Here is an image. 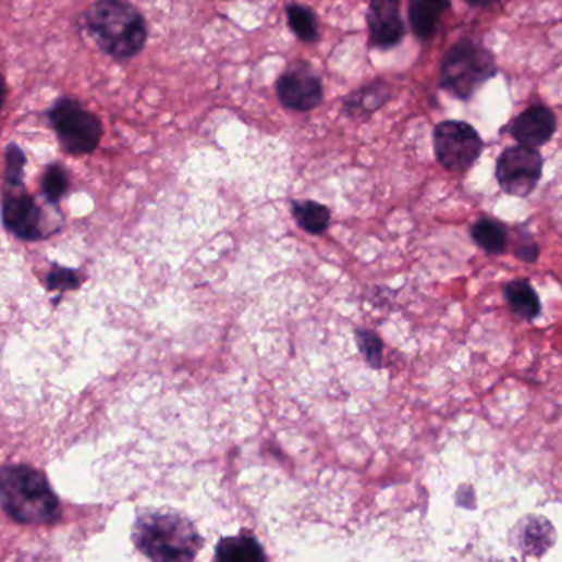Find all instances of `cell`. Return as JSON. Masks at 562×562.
Segmentation results:
<instances>
[{"label": "cell", "mask_w": 562, "mask_h": 562, "mask_svg": "<svg viewBox=\"0 0 562 562\" xmlns=\"http://www.w3.org/2000/svg\"><path fill=\"white\" fill-rule=\"evenodd\" d=\"M539 249L536 243L523 244L516 249V258L525 262H535L538 259Z\"/></svg>", "instance_id": "cell-24"}, {"label": "cell", "mask_w": 562, "mask_h": 562, "mask_svg": "<svg viewBox=\"0 0 562 562\" xmlns=\"http://www.w3.org/2000/svg\"><path fill=\"white\" fill-rule=\"evenodd\" d=\"M2 204L5 228L25 241H37L44 236V215L34 198L21 188H9Z\"/></svg>", "instance_id": "cell-9"}, {"label": "cell", "mask_w": 562, "mask_h": 562, "mask_svg": "<svg viewBox=\"0 0 562 562\" xmlns=\"http://www.w3.org/2000/svg\"><path fill=\"white\" fill-rule=\"evenodd\" d=\"M472 8H487V5L493 4L494 0H465Z\"/></svg>", "instance_id": "cell-25"}, {"label": "cell", "mask_w": 562, "mask_h": 562, "mask_svg": "<svg viewBox=\"0 0 562 562\" xmlns=\"http://www.w3.org/2000/svg\"><path fill=\"white\" fill-rule=\"evenodd\" d=\"M472 237L475 243L490 253V255H502L506 249V228L500 221L491 220V218H480L475 221L471 230Z\"/></svg>", "instance_id": "cell-17"}, {"label": "cell", "mask_w": 562, "mask_h": 562, "mask_svg": "<svg viewBox=\"0 0 562 562\" xmlns=\"http://www.w3.org/2000/svg\"><path fill=\"white\" fill-rule=\"evenodd\" d=\"M356 343H358L359 352L365 356L366 362L372 368H380L383 362V342L377 333L371 330H356Z\"/></svg>", "instance_id": "cell-22"}, {"label": "cell", "mask_w": 562, "mask_h": 562, "mask_svg": "<svg viewBox=\"0 0 562 562\" xmlns=\"http://www.w3.org/2000/svg\"><path fill=\"white\" fill-rule=\"evenodd\" d=\"M513 542L525 555L541 558L558 539L554 526L545 516L529 515L520 520L512 533Z\"/></svg>", "instance_id": "cell-12"}, {"label": "cell", "mask_w": 562, "mask_h": 562, "mask_svg": "<svg viewBox=\"0 0 562 562\" xmlns=\"http://www.w3.org/2000/svg\"><path fill=\"white\" fill-rule=\"evenodd\" d=\"M555 126L558 122L551 109L546 106H532L513 119L509 133L522 146L541 147L554 136Z\"/></svg>", "instance_id": "cell-11"}, {"label": "cell", "mask_w": 562, "mask_h": 562, "mask_svg": "<svg viewBox=\"0 0 562 562\" xmlns=\"http://www.w3.org/2000/svg\"><path fill=\"white\" fill-rule=\"evenodd\" d=\"M4 512L22 525H53L60 520V502L47 477L28 465H8L0 478Z\"/></svg>", "instance_id": "cell-1"}, {"label": "cell", "mask_w": 562, "mask_h": 562, "mask_svg": "<svg viewBox=\"0 0 562 562\" xmlns=\"http://www.w3.org/2000/svg\"><path fill=\"white\" fill-rule=\"evenodd\" d=\"M279 101L292 111L308 112L322 102L323 88L310 66L294 65L276 83Z\"/></svg>", "instance_id": "cell-8"}, {"label": "cell", "mask_w": 562, "mask_h": 562, "mask_svg": "<svg viewBox=\"0 0 562 562\" xmlns=\"http://www.w3.org/2000/svg\"><path fill=\"white\" fill-rule=\"evenodd\" d=\"M497 75V60L484 45L462 38L445 53L439 85L454 98L467 101Z\"/></svg>", "instance_id": "cell-4"}, {"label": "cell", "mask_w": 562, "mask_h": 562, "mask_svg": "<svg viewBox=\"0 0 562 562\" xmlns=\"http://www.w3.org/2000/svg\"><path fill=\"white\" fill-rule=\"evenodd\" d=\"M542 156L536 147L515 146L503 150L498 157L497 175L498 185L505 194L512 197L525 198L535 192L542 176Z\"/></svg>", "instance_id": "cell-7"}, {"label": "cell", "mask_w": 562, "mask_h": 562, "mask_svg": "<svg viewBox=\"0 0 562 562\" xmlns=\"http://www.w3.org/2000/svg\"><path fill=\"white\" fill-rule=\"evenodd\" d=\"M292 215L302 230L310 234H322L330 224V210L317 201H292Z\"/></svg>", "instance_id": "cell-18"}, {"label": "cell", "mask_w": 562, "mask_h": 562, "mask_svg": "<svg viewBox=\"0 0 562 562\" xmlns=\"http://www.w3.org/2000/svg\"><path fill=\"white\" fill-rule=\"evenodd\" d=\"M51 127L60 139L61 147L72 156L95 152L101 143L102 124L98 115L86 111L76 99L60 98L50 112Z\"/></svg>", "instance_id": "cell-5"}, {"label": "cell", "mask_w": 562, "mask_h": 562, "mask_svg": "<svg viewBox=\"0 0 562 562\" xmlns=\"http://www.w3.org/2000/svg\"><path fill=\"white\" fill-rule=\"evenodd\" d=\"M288 24L292 34L305 44L319 40V24L310 9L301 4L288 5Z\"/></svg>", "instance_id": "cell-19"}, {"label": "cell", "mask_w": 562, "mask_h": 562, "mask_svg": "<svg viewBox=\"0 0 562 562\" xmlns=\"http://www.w3.org/2000/svg\"><path fill=\"white\" fill-rule=\"evenodd\" d=\"M437 160L451 172H467L484 150V140L474 126L464 121H444L433 131Z\"/></svg>", "instance_id": "cell-6"}, {"label": "cell", "mask_w": 562, "mask_h": 562, "mask_svg": "<svg viewBox=\"0 0 562 562\" xmlns=\"http://www.w3.org/2000/svg\"><path fill=\"white\" fill-rule=\"evenodd\" d=\"M70 188V175L65 167L53 163L41 176V194L50 204L57 205Z\"/></svg>", "instance_id": "cell-20"}, {"label": "cell", "mask_w": 562, "mask_h": 562, "mask_svg": "<svg viewBox=\"0 0 562 562\" xmlns=\"http://www.w3.org/2000/svg\"><path fill=\"white\" fill-rule=\"evenodd\" d=\"M133 541L152 561H192L204 546L200 533L176 513H144L134 525Z\"/></svg>", "instance_id": "cell-3"}, {"label": "cell", "mask_w": 562, "mask_h": 562, "mask_svg": "<svg viewBox=\"0 0 562 562\" xmlns=\"http://www.w3.org/2000/svg\"><path fill=\"white\" fill-rule=\"evenodd\" d=\"M85 21L99 48L115 60L136 57L146 47V21L124 0H98Z\"/></svg>", "instance_id": "cell-2"}, {"label": "cell", "mask_w": 562, "mask_h": 562, "mask_svg": "<svg viewBox=\"0 0 562 562\" xmlns=\"http://www.w3.org/2000/svg\"><path fill=\"white\" fill-rule=\"evenodd\" d=\"M25 163H27V159H25L24 150L15 144H9L5 149V185L8 188L24 186Z\"/></svg>", "instance_id": "cell-21"}, {"label": "cell", "mask_w": 562, "mask_h": 562, "mask_svg": "<svg viewBox=\"0 0 562 562\" xmlns=\"http://www.w3.org/2000/svg\"><path fill=\"white\" fill-rule=\"evenodd\" d=\"M366 22L372 47L383 50L400 45L406 34L401 19V0H369Z\"/></svg>", "instance_id": "cell-10"}, {"label": "cell", "mask_w": 562, "mask_h": 562, "mask_svg": "<svg viewBox=\"0 0 562 562\" xmlns=\"http://www.w3.org/2000/svg\"><path fill=\"white\" fill-rule=\"evenodd\" d=\"M47 284L50 289H58V291H66V289H75L78 285V276L72 269L60 268L53 266L47 276Z\"/></svg>", "instance_id": "cell-23"}, {"label": "cell", "mask_w": 562, "mask_h": 562, "mask_svg": "<svg viewBox=\"0 0 562 562\" xmlns=\"http://www.w3.org/2000/svg\"><path fill=\"white\" fill-rule=\"evenodd\" d=\"M217 559L220 561H266L262 546L253 535L234 536L221 539L217 546Z\"/></svg>", "instance_id": "cell-16"}, {"label": "cell", "mask_w": 562, "mask_h": 562, "mask_svg": "<svg viewBox=\"0 0 562 562\" xmlns=\"http://www.w3.org/2000/svg\"><path fill=\"white\" fill-rule=\"evenodd\" d=\"M391 98L390 85L384 82H375L371 85L363 86L358 91H353L343 101V112L349 118L366 119L383 108Z\"/></svg>", "instance_id": "cell-14"}, {"label": "cell", "mask_w": 562, "mask_h": 562, "mask_svg": "<svg viewBox=\"0 0 562 562\" xmlns=\"http://www.w3.org/2000/svg\"><path fill=\"white\" fill-rule=\"evenodd\" d=\"M451 8V0H410L411 30L419 40H430Z\"/></svg>", "instance_id": "cell-13"}, {"label": "cell", "mask_w": 562, "mask_h": 562, "mask_svg": "<svg viewBox=\"0 0 562 562\" xmlns=\"http://www.w3.org/2000/svg\"><path fill=\"white\" fill-rule=\"evenodd\" d=\"M505 298L513 314L525 320H535L541 311V301L526 279H516L505 285Z\"/></svg>", "instance_id": "cell-15"}]
</instances>
